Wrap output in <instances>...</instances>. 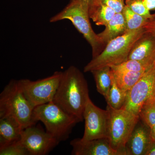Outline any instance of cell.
<instances>
[{"mask_svg":"<svg viewBox=\"0 0 155 155\" xmlns=\"http://www.w3.org/2000/svg\"><path fill=\"white\" fill-rule=\"evenodd\" d=\"M89 98L88 85L83 74L76 67L70 66L62 73L53 102L81 122Z\"/></svg>","mask_w":155,"mask_h":155,"instance_id":"cell-1","label":"cell"},{"mask_svg":"<svg viewBox=\"0 0 155 155\" xmlns=\"http://www.w3.org/2000/svg\"><path fill=\"white\" fill-rule=\"evenodd\" d=\"M145 32L143 28H140L127 31L112 40L99 54L87 64L84 71L91 72L107 66H117L127 61L134 45Z\"/></svg>","mask_w":155,"mask_h":155,"instance_id":"cell-2","label":"cell"},{"mask_svg":"<svg viewBox=\"0 0 155 155\" xmlns=\"http://www.w3.org/2000/svg\"><path fill=\"white\" fill-rule=\"evenodd\" d=\"M34 109L23 94L18 80H11L0 94V117H13L23 129L36 124L33 116Z\"/></svg>","mask_w":155,"mask_h":155,"instance_id":"cell-3","label":"cell"},{"mask_svg":"<svg viewBox=\"0 0 155 155\" xmlns=\"http://www.w3.org/2000/svg\"><path fill=\"white\" fill-rule=\"evenodd\" d=\"M33 116L35 121L42 122L47 132L59 142L68 139L72 128L80 122L53 101L35 107Z\"/></svg>","mask_w":155,"mask_h":155,"instance_id":"cell-4","label":"cell"},{"mask_svg":"<svg viewBox=\"0 0 155 155\" xmlns=\"http://www.w3.org/2000/svg\"><path fill=\"white\" fill-rule=\"evenodd\" d=\"M90 18L88 7L81 0H70L62 11L50 19V22H57L64 19L70 20L91 46L94 58L102 51L101 48L104 45L92 28Z\"/></svg>","mask_w":155,"mask_h":155,"instance_id":"cell-5","label":"cell"},{"mask_svg":"<svg viewBox=\"0 0 155 155\" xmlns=\"http://www.w3.org/2000/svg\"><path fill=\"white\" fill-rule=\"evenodd\" d=\"M110 114L108 138L111 146L122 155H126L125 146L139 120L136 116L124 109L116 110L107 105Z\"/></svg>","mask_w":155,"mask_h":155,"instance_id":"cell-6","label":"cell"},{"mask_svg":"<svg viewBox=\"0 0 155 155\" xmlns=\"http://www.w3.org/2000/svg\"><path fill=\"white\" fill-rule=\"evenodd\" d=\"M62 72H55L49 77L37 81L22 79L20 87L35 108L53 101L62 77Z\"/></svg>","mask_w":155,"mask_h":155,"instance_id":"cell-7","label":"cell"},{"mask_svg":"<svg viewBox=\"0 0 155 155\" xmlns=\"http://www.w3.org/2000/svg\"><path fill=\"white\" fill-rule=\"evenodd\" d=\"M83 118L85 125L82 140L108 138L110 114L107 109L98 107L89 98L84 108Z\"/></svg>","mask_w":155,"mask_h":155,"instance_id":"cell-8","label":"cell"},{"mask_svg":"<svg viewBox=\"0 0 155 155\" xmlns=\"http://www.w3.org/2000/svg\"><path fill=\"white\" fill-rule=\"evenodd\" d=\"M155 75V64L127 91L125 104L122 109L139 116L143 104L153 97Z\"/></svg>","mask_w":155,"mask_h":155,"instance_id":"cell-9","label":"cell"},{"mask_svg":"<svg viewBox=\"0 0 155 155\" xmlns=\"http://www.w3.org/2000/svg\"><path fill=\"white\" fill-rule=\"evenodd\" d=\"M19 142L30 155L47 154L60 143L46 131L35 125L22 130Z\"/></svg>","mask_w":155,"mask_h":155,"instance_id":"cell-10","label":"cell"},{"mask_svg":"<svg viewBox=\"0 0 155 155\" xmlns=\"http://www.w3.org/2000/svg\"><path fill=\"white\" fill-rule=\"evenodd\" d=\"M73 155H122L114 149L108 138L95 139L84 141L75 138L70 142Z\"/></svg>","mask_w":155,"mask_h":155,"instance_id":"cell-11","label":"cell"},{"mask_svg":"<svg viewBox=\"0 0 155 155\" xmlns=\"http://www.w3.org/2000/svg\"><path fill=\"white\" fill-rule=\"evenodd\" d=\"M151 141L150 127L139 118L125 146L126 155H145Z\"/></svg>","mask_w":155,"mask_h":155,"instance_id":"cell-12","label":"cell"},{"mask_svg":"<svg viewBox=\"0 0 155 155\" xmlns=\"http://www.w3.org/2000/svg\"><path fill=\"white\" fill-rule=\"evenodd\" d=\"M153 59H155V37L146 31L134 45L127 60Z\"/></svg>","mask_w":155,"mask_h":155,"instance_id":"cell-13","label":"cell"},{"mask_svg":"<svg viewBox=\"0 0 155 155\" xmlns=\"http://www.w3.org/2000/svg\"><path fill=\"white\" fill-rule=\"evenodd\" d=\"M22 130L21 125L13 117H0V147L19 141Z\"/></svg>","mask_w":155,"mask_h":155,"instance_id":"cell-14","label":"cell"},{"mask_svg":"<svg viewBox=\"0 0 155 155\" xmlns=\"http://www.w3.org/2000/svg\"><path fill=\"white\" fill-rule=\"evenodd\" d=\"M127 32L126 24L122 13H116L105 26L104 30L98 34L99 37L104 45L112 40Z\"/></svg>","mask_w":155,"mask_h":155,"instance_id":"cell-15","label":"cell"},{"mask_svg":"<svg viewBox=\"0 0 155 155\" xmlns=\"http://www.w3.org/2000/svg\"><path fill=\"white\" fill-rule=\"evenodd\" d=\"M116 13L113 9L97 0L94 1L88 8L90 18L99 26H105Z\"/></svg>","mask_w":155,"mask_h":155,"instance_id":"cell-16","label":"cell"},{"mask_svg":"<svg viewBox=\"0 0 155 155\" xmlns=\"http://www.w3.org/2000/svg\"><path fill=\"white\" fill-rule=\"evenodd\" d=\"M91 72L94 77L98 92L105 98L114 80V76L111 67L107 66L94 70Z\"/></svg>","mask_w":155,"mask_h":155,"instance_id":"cell-17","label":"cell"},{"mask_svg":"<svg viewBox=\"0 0 155 155\" xmlns=\"http://www.w3.org/2000/svg\"><path fill=\"white\" fill-rule=\"evenodd\" d=\"M112 71L114 79L118 86L126 92H127L146 72V71L120 72L112 70Z\"/></svg>","mask_w":155,"mask_h":155,"instance_id":"cell-18","label":"cell"},{"mask_svg":"<svg viewBox=\"0 0 155 155\" xmlns=\"http://www.w3.org/2000/svg\"><path fill=\"white\" fill-rule=\"evenodd\" d=\"M155 64V59L139 61L127 60L124 63L110 67L112 71L116 72H145Z\"/></svg>","mask_w":155,"mask_h":155,"instance_id":"cell-19","label":"cell"},{"mask_svg":"<svg viewBox=\"0 0 155 155\" xmlns=\"http://www.w3.org/2000/svg\"><path fill=\"white\" fill-rule=\"evenodd\" d=\"M127 94V92L118 86L114 77L113 84L105 99L107 105L116 110H119L122 109L125 104Z\"/></svg>","mask_w":155,"mask_h":155,"instance_id":"cell-20","label":"cell"},{"mask_svg":"<svg viewBox=\"0 0 155 155\" xmlns=\"http://www.w3.org/2000/svg\"><path fill=\"white\" fill-rule=\"evenodd\" d=\"M127 31H132L142 28L149 19L136 14L125 5L122 11Z\"/></svg>","mask_w":155,"mask_h":155,"instance_id":"cell-21","label":"cell"},{"mask_svg":"<svg viewBox=\"0 0 155 155\" xmlns=\"http://www.w3.org/2000/svg\"><path fill=\"white\" fill-rule=\"evenodd\" d=\"M139 116L150 128L155 125V99L153 96L143 104L140 111Z\"/></svg>","mask_w":155,"mask_h":155,"instance_id":"cell-22","label":"cell"},{"mask_svg":"<svg viewBox=\"0 0 155 155\" xmlns=\"http://www.w3.org/2000/svg\"><path fill=\"white\" fill-rule=\"evenodd\" d=\"M125 5L136 14L149 19L153 20V15L145 5L143 0H125Z\"/></svg>","mask_w":155,"mask_h":155,"instance_id":"cell-23","label":"cell"},{"mask_svg":"<svg viewBox=\"0 0 155 155\" xmlns=\"http://www.w3.org/2000/svg\"><path fill=\"white\" fill-rule=\"evenodd\" d=\"M0 155H30L19 141L0 147Z\"/></svg>","mask_w":155,"mask_h":155,"instance_id":"cell-24","label":"cell"},{"mask_svg":"<svg viewBox=\"0 0 155 155\" xmlns=\"http://www.w3.org/2000/svg\"><path fill=\"white\" fill-rule=\"evenodd\" d=\"M97 1L110 7L111 8L114 10L116 13H122L125 6L124 0H97Z\"/></svg>","mask_w":155,"mask_h":155,"instance_id":"cell-25","label":"cell"},{"mask_svg":"<svg viewBox=\"0 0 155 155\" xmlns=\"http://www.w3.org/2000/svg\"><path fill=\"white\" fill-rule=\"evenodd\" d=\"M145 31L155 37V20H149L143 27Z\"/></svg>","mask_w":155,"mask_h":155,"instance_id":"cell-26","label":"cell"},{"mask_svg":"<svg viewBox=\"0 0 155 155\" xmlns=\"http://www.w3.org/2000/svg\"><path fill=\"white\" fill-rule=\"evenodd\" d=\"M143 1L150 11H155V0H143Z\"/></svg>","mask_w":155,"mask_h":155,"instance_id":"cell-27","label":"cell"},{"mask_svg":"<svg viewBox=\"0 0 155 155\" xmlns=\"http://www.w3.org/2000/svg\"><path fill=\"white\" fill-rule=\"evenodd\" d=\"M145 155H155V142L153 141L151 142Z\"/></svg>","mask_w":155,"mask_h":155,"instance_id":"cell-28","label":"cell"},{"mask_svg":"<svg viewBox=\"0 0 155 155\" xmlns=\"http://www.w3.org/2000/svg\"><path fill=\"white\" fill-rule=\"evenodd\" d=\"M150 128V135L152 141L155 142V125Z\"/></svg>","mask_w":155,"mask_h":155,"instance_id":"cell-29","label":"cell"},{"mask_svg":"<svg viewBox=\"0 0 155 155\" xmlns=\"http://www.w3.org/2000/svg\"><path fill=\"white\" fill-rule=\"evenodd\" d=\"M81 1H82L87 6V7H88L89 8V7L90 5L92 2H93L94 0H81Z\"/></svg>","mask_w":155,"mask_h":155,"instance_id":"cell-30","label":"cell"},{"mask_svg":"<svg viewBox=\"0 0 155 155\" xmlns=\"http://www.w3.org/2000/svg\"><path fill=\"white\" fill-rule=\"evenodd\" d=\"M153 96L155 99V75L153 83Z\"/></svg>","mask_w":155,"mask_h":155,"instance_id":"cell-31","label":"cell"},{"mask_svg":"<svg viewBox=\"0 0 155 155\" xmlns=\"http://www.w3.org/2000/svg\"><path fill=\"white\" fill-rule=\"evenodd\" d=\"M153 20H155V13L154 14H153Z\"/></svg>","mask_w":155,"mask_h":155,"instance_id":"cell-32","label":"cell"}]
</instances>
